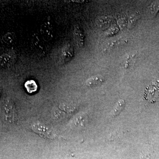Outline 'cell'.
<instances>
[{"label":"cell","mask_w":159,"mask_h":159,"mask_svg":"<svg viewBox=\"0 0 159 159\" xmlns=\"http://www.w3.org/2000/svg\"><path fill=\"white\" fill-rule=\"evenodd\" d=\"M25 86L26 89L29 93H32L37 90V84L34 80H28L25 83Z\"/></svg>","instance_id":"10"},{"label":"cell","mask_w":159,"mask_h":159,"mask_svg":"<svg viewBox=\"0 0 159 159\" xmlns=\"http://www.w3.org/2000/svg\"><path fill=\"white\" fill-rule=\"evenodd\" d=\"M104 81V79L101 76L97 75L91 77L86 81V84L89 87H93L101 84Z\"/></svg>","instance_id":"7"},{"label":"cell","mask_w":159,"mask_h":159,"mask_svg":"<svg viewBox=\"0 0 159 159\" xmlns=\"http://www.w3.org/2000/svg\"><path fill=\"white\" fill-rule=\"evenodd\" d=\"M13 54L5 53L0 56V66L7 67L11 65L14 61Z\"/></svg>","instance_id":"6"},{"label":"cell","mask_w":159,"mask_h":159,"mask_svg":"<svg viewBox=\"0 0 159 159\" xmlns=\"http://www.w3.org/2000/svg\"><path fill=\"white\" fill-rule=\"evenodd\" d=\"M125 102L123 99H120L116 103L113 110L111 112V115L113 117L117 116L118 115L121 113L125 107Z\"/></svg>","instance_id":"9"},{"label":"cell","mask_w":159,"mask_h":159,"mask_svg":"<svg viewBox=\"0 0 159 159\" xmlns=\"http://www.w3.org/2000/svg\"><path fill=\"white\" fill-rule=\"evenodd\" d=\"M74 38L78 47L81 48L84 45V36L83 31L78 25L74 26Z\"/></svg>","instance_id":"5"},{"label":"cell","mask_w":159,"mask_h":159,"mask_svg":"<svg viewBox=\"0 0 159 159\" xmlns=\"http://www.w3.org/2000/svg\"><path fill=\"white\" fill-rule=\"evenodd\" d=\"M135 55L128 56L127 58H125L123 62V66L125 69L131 68L132 66L134 64Z\"/></svg>","instance_id":"12"},{"label":"cell","mask_w":159,"mask_h":159,"mask_svg":"<svg viewBox=\"0 0 159 159\" xmlns=\"http://www.w3.org/2000/svg\"><path fill=\"white\" fill-rule=\"evenodd\" d=\"M159 11V1L154 2L147 9V12L151 18L154 17Z\"/></svg>","instance_id":"8"},{"label":"cell","mask_w":159,"mask_h":159,"mask_svg":"<svg viewBox=\"0 0 159 159\" xmlns=\"http://www.w3.org/2000/svg\"><path fill=\"white\" fill-rule=\"evenodd\" d=\"M55 28L50 16L43 20L40 28L41 36L45 41H49L54 37Z\"/></svg>","instance_id":"1"},{"label":"cell","mask_w":159,"mask_h":159,"mask_svg":"<svg viewBox=\"0 0 159 159\" xmlns=\"http://www.w3.org/2000/svg\"><path fill=\"white\" fill-rule=\"evenodd\" d=\"M139 17V14L138 12H136L130 16L128 20V27L129 29H132L134 27Z\"/></svg>","instance_id":"13"},{"label":"cell","mask_w":159,"mask_h":159,"mask_svg":"<svg viewBox=\"0 0 159 159\" xmlns=\"http://www.w3.org/2000/svg\"><path fill=\"white\" fill-rule=\"evenodd\" d=\"M41 36L34 34L31 39V43L34 51L39 55H44L47 53V48L46 44Z\"/></svg>","instance_id":"3"},{"label":"cell","mask_w":159,"mask_h":159,"mask_svg":"<svg viewBox=\"0 0 159 159\" xmlns=\"http://www.w3.org/2000/svg\"><path fill=\"white\" fill-rule=\"evenodd\" d=\"M31 129L34 132L44 139H54L57 137V135L51 129L39 122L32 124Z\"/></svg>","instance_id":"2"},{"label":"cell","mask_w":159,"mask_h":159,"mask_svg":"<svg viewBox=\"0 0 159 159\" xmlns=\"http://www.w3.org/2000/svg\"><path fill=\"white\" fill-rule=\"evenodd\" d=\"M16 39V36L14 33L8 32L2 37V40L7 44H11L14 43Z\"/></svg>","instance_id":"11"},{"label":"cell","mask_w":159,"mask_h":159,"mask_svg":"<svg viewBox=\"0 0 159 159\" xmlns=\"http://www.w3.org/2000/svg\"><path fill=\"white\" fill-rule=\"evenodd\" d=\"M74 56V49L71 44H68L63 48L61 53V60L63 62H68L72 59Z\"/></svg>","instance_id":"4"}]
</instances>
